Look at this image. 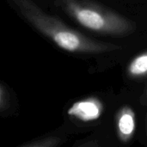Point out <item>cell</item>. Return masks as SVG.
<instances>
[{
    "mask_svg": "<svg viewBox=\"0 0 147 147\" xmlns=\"http://www.w3.org/2000/svg\"><path fill=\"white\" fill-rule=\"evenodd\" d=\"M62 140L59 137H46L22 144L21 147H55L59 146Z\"/></svg>",
    "mask_w": 147,
    "mask_h": 147,
    "instance_id": "obj_6",
    "label": "cell"
},
{
    "mask_svg": "<svg viewBox=\"0 0 147 147\" xmlns=\"http://www.w3.org/2000/svg\"><path fill=\"white\" fill-rule=\"evenodd\" d=\"M116 132L123 143L129 142L136 130V116L134 109L129 106H123L116 113Z\"/></svg>",
    "mask_w": 147,
    "mask_h": 147,
    "instance_id": "obj_4",
    "label": "cell"
},
{
    "mask_svg": "<svg viewBox=\"0 0 147 147\" xmlns=\"http://www.w3.org/2000/svg\"><path fill=\"white\" fill-rule=\"evenodd\" d=\"M104 110L102 102L97 97H88L76 102L68 109L69 115L76 119L88 122L99 119Z\"/></svg>",
    "mask_w": 147,
    "mask_h": 147,
    "instance_id": "obj_3",
    "label": "cell"
},
{
    "mask_svg": "<svg viewBox=\"0 0 147 147\" xmlns=\"http://www.w3.org/2000/svg\"><path fill=\"white\" fill-rule=\"evenodd\" d=\"M56 4L83 27L96 33L127 35L137 28L134 22L92 0H56Z\"/></svg>",
    "mask_w": 147,
    "mask_h": 147,
    "instance_id": "obj_2",
    "label": "cell"
},
{
    "mask_svg": "<svg viewBox=\"0 0 147 147\" xmlns=\"http://www.w3.org/2000/svg\"><path fill=\"white\" fill-rule=\"evenodd\" d=\"M22 16L59 47L70 53L100 54L121 49L114 43L92 40L44 12L33 0H13Z\"/></svg>",
    "mask_w": 147,
    "mask_h": 147,
    "instance_id": "obj_1",
    "label": "cell"
},
{
    "mask_svg": "<svg viewBox=\"0 0 147 147\" xmlns=\"http://www.w3.org/2000/svg\"><path fill=\"white\" fill-rule=\"evenodd\" d=\"M9 106V93L3 84L0 85V111L3 113Z\"/></svg>",
    "mask_w": 147,
    "mask_h": 147,
    "instance_id": "obj_7",
    "label": "cell"
},
{
    "mask_svg": "<svg viewBox=\"0 0 147 147\" xmlns=\"http://www.w3.org/2000/svg\"><path fill=\"white\" fill-rule=\"evenodd\" d=\"M127 75L135 79L147 77V50L136 56L127 65Z\"/></svg>",
    "mask_w": 147,
    "mask_h": 147,
    "instance_id": "obj_5",
    "label": "cell"
}]
</instances>
